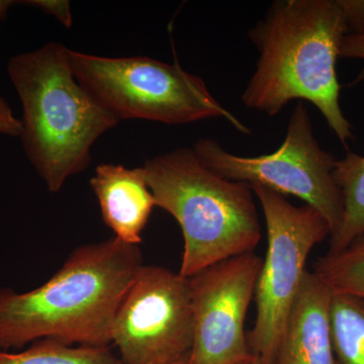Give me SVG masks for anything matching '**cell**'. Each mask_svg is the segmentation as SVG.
Listing matches in <instances>:
<instances>
[{
    "label": "cell",
    "instance_id": "1",
    "mask_svg": "<svg viewBox=\"0 0 364 364\" xmlns=\"http://www.w3.org/2000/svg\"><path fill=\"white\" fill-rule=\"evenodd\" d=\"M142 265L139 246L112 236L74 249L37 289L0 287V351L43 339L109 346L117 308Z\"/></svg>",
    "mask_w": 364,
    "mask_h": 364
},
{
    "label": "cell",
    "instance_id": "2",
    "mask_svg": "<svg viewBox=\"0 0 364 364\" xmlns=\"http://www.w3.org/2000/svg\"><path fill=\"white\" fill-rule=\"evenodd\" d=\"M347 35L337 0H277L248 32L259 57L242 93V104L267 116L289 102L317 107L340 142L353 140V127L340 105L336 63Z\"/></svg>",
    "mask_w": 364,
    "mask_h": 364
},
{
    "label": "cell",
    "instance_id": "3",
    "mask_svg": "<svg viewBox=\"0 0 364 364\" xmlns=\"http://www.w3.org/2000/svg\"><path fill=\"white\" fill-rule=\"evenodd\" d=\"M70 51L50 42L14 55L7 63L23 107V152L50 193H58L70 177L85 171L93 144L119 123L79 85Z\"/></svg>",
    "mask_w": 364,
    "mask_h": 364
},
{
    "label": "cell",
    "instance_id": "4",
    "mask_svg": "<svg viewBox=\"0 0 364 364\" xmlns=\"http://www.w3.org/2000/svg\"><path fill=\"white\" fill-rule=\"evenodd\" d=\"M142 167L155 207L181 228L179 274L188 279L215 263L253 252L261 226L250 184L218 176L191 148L149 158Z\"/></svg>",
    "mask_w": 364,
    "mask_h": 364
},
{
    "label": "cell",
    "instance_id": "5",
    "mask_svg": "<svg viewBox=\"0 0 364 364\" xmlns=\"http://www.w3.org/2000/svg\"><path fill=\"white\" fill-rule=\"evenodd\" d=\"M70 62L79 85L119 122L145 119L178 126L223 119L241 134H252L220 104L203 78L184 70L177 61L112 58L71 50Z\"/></svg>",
    "mask_w": 364,
    "mask_h": 364
},
{
    "label": "cell",
    "instance_id": "6",
    "mask_svg": "<svg viewBox=\"0 0 364 364\" xmlns=\"http://www.w3.org/2000/svg\"><path fill=\"white\" fill-rule=\"evenodd\" d=\"M267 229V252L256 284V320L247 335L249 348L272 364L287 318L304 279L309 255L330 237V227L311 205L296 207L277 191L253 184Z\"/></svg>",
    "mask_w": 364,
    "mask_h": 364
},
{
    "label": "cell",
    "instance_id": "7",
    "mask_svg": "<svg viewBox=\"0 0 364 364\" xmlns=\"http://www.w3.org/2000/svg\"><path fill=\"white\" fill-rule=\"evenodd\" d=\"M203 165L228 181L259 184L282 196H294L317 210L330 227L338 229L343 205L333 177L337 159L314 136L310 112L303 102L294 107L284 143L272 154L241 157L214 139H200L193 148Z\"/></svg>",
    "mask_w": 364,
    "mask_h": 364
},
{
    "label": "cell",
    "instance_id": "8",
    "mask_svg": "<svg viewBox=\"0 0 364 364\" xmlns=\"http://www.w3.org/2000/svg\"><path fill=\"white\" fill-rule=\"evenodd\" d=\"M188 279L168 268L143 264L117 308L111 328L124 364H168L193 346Z\"/></svg>",
    "mask_w": 364,
    "mask_h": 364
},
{
    "label": "cell",
    "instance_id": "9",
    "mask_svg": "<svg viewBox=\"0 0 364 364\" xmlns=\"http://www.w3.org/2000/svg\"><path fill=\"white\" fill-rule=\"evenodd\" d=\"M263 259L248 252L188 277L193 314L188 364H242L252 358L245 320Z\"/></svg>",
    "mask_w": 364,
    "mask_h": 364
},
{
    "label": "cell",
    "instance_id": "10",
    "mask_svg": "<svg viewBox=\"0 0 364 364\" xmlns=\"http://www.w3.org/2000/svg\"><path fill=\"white\" fill-rule=\"evenodd\" d=\"M332 291L306 272L287 318L272 364H336L333 351Z\"/></svg>",
    "mask_w": 364,
    "mask_h": 364
},
{
    "label": "cell",
    "instance_id": "11",
    "mask_svg": "<svg viewBox=\"0 0 364 364\" xmlns=\"http://www.w3.org/2000/svg\"><path fill=\"white\" fill-rule=\"evenodd\" d=\"M90 186L100 203L102 220L114 232V237L129 245L139 246L155 208L143 167L128 168L102 163L95 168Z\"/></svg>",
    "mask_w": 364,
    "mask_h": 364
},
{
    "label": "cell",
    "instance_id": "12",
    "mask_svg": "<svg viewBox=\"0 0 364 364\" xmlns=\"http://www.w3.org/2000/svg\"><path fill=\"white\" fill-rule=\"evenodd\" d=\"M333 177L342 196L341 222L329 239L328 253L339 252L364 238V156L346 151L335 162Z\"/></svg>",
    "mask_w": 364,
    "mask_h": 364
},
{
    "label": "cell",
    "instance_id": "13",
    "mask_svg": "<svg viewBox=\"0 0 364 364\" xmlns=\"http://www.w3.org/2000/svg\"><path fill=\"white\" fill-rule=\"evenodd\" d=\"M331 336L336 364H364V298L332 291Z\"/></svg>",
    "mask_w": 364,
    "mask_h": 364
},
{
    "label": "cell",
    "instance_id": "14",
    "mask_svg": "<svg viewBox=\"0 0 364 364\" xmlns=\"http://www.w3.org/2000/svg\"><path fill=\"white\" fill-rule=\"evenodd\" d=\"M0 364H124L109 346H76L53 339L33 342L21 352L0 351Z\"/></svg>",
    "mask_w": 364,
    "mask_h": 364
},
{
    "label": "cell",
    "instance_id": "15",
    "mask_svg": "<svg viewBox=\"0 0 364 364\" xmlns=\"http://www.w3.org/2000/svg\"><path fill=\"white\" fill-rule=\"evenodd\" d=\"M314 273L335 293L364 298V238L316 261Z\"/></svg>",
    "mask_w": 364,
    "mask_h": 364
},
{
    "label": "cell",
    "instance_id": "16",
    "mask_svg": "<svg viewBox=\"0 0 364 364\" xmlns=\"http://www.w3.org/2000/svg\"><path fill=\"white\" fill-rule=\"evenodd\" d=\"M343 14L347 35L364 33V0H337Z\"/></svg>",
    "mask_w": 364,
    "mask_h": 364
},
{
    "label": "cell",
    "instance_id": "17",
    "mask_svg": "<svg viewBox=\"0 0 364 364\" xmlns=\"http://www.w3.org/2000/svg\"><path fill=\"white\" fill-rule=\"evenodd\" d=\"M26 6L36 7L43 13L54 16L65 28H71L73 18L70 9V2L67 0H26L21 1Z\"/></svg>",
    "mask_w": 364,
    "mask_h": 364
},
{
    "label": "cell",
    "instance_id": "18",
    "mask_svg": "<svg viewBox=\"0 0 364 364\" xmlns=\"http://www.w3.org/2000/svg\"><path fill=\"white\" fill-rule=\"evenodd\" d=\"M21 134V119L14 116L13 109L9 102L0 97V135L20 138Z\"/></svg>",
    "mask_w": 364,
    "mask_h": 364
},
{
    "label": "cell",
    "instance_id": "19",
    "mask_svg": "<svg viewBox=\"0 0 364 364\" xmlns=\"http://www.w3.org/2000/svg\"><path fill=\"white\" fill-rule=\"evenodd\" d=\"M340 58L364 60V33L345 36L340 49Z\"/></svg>",
    "mask_w": 364,
    "mask_h": 364
},
{
    "label": "cell",
    "instance_id": "20",
    "mask_svg": "<svg viewBox=\"0 0 364 364\" xmlns=\"http://www.w3.org/2000/svg\"><path fill=\"white\" fill-rule=\"evenodd\" d=\"M16 4L13 0H0V23L6 18L11 7Z\"/></svg>",
    "mask_w": 364,
    "mask_h": 364
},
{
    "label": "cell",
    "instance_id": "21",
    "mask_svg": "<svg viewBox=\"0 0 364 364\" xmlns=\"http://www.w3.org/2000/svg\"><path fill=\"white\" fill-rule=\"evenodd\" d=\"M242 364H265L263 363L262 360H261L260 358H258L257 356L252 355V358H249L247 361H245V363H243Z\"/></svg>",
    "mask_w": 364,
    "mask_h": 364
},
{
    "label": "cell",
    "instance_id": "22",
    "mask_svg": "<svg viewBox=\"0 0 364 364\" xmlns=\"http://www.w3.org/2000/svg\"><path fill=\"white\" fill-rule=\"evenodd\" d=\"M188 356H184V358H182L181 359H178V360L174 361V363H168V364H188Z\"/></svg>",
    "mask_w": 364,
    "mask_h": 364
}]
</instances>
